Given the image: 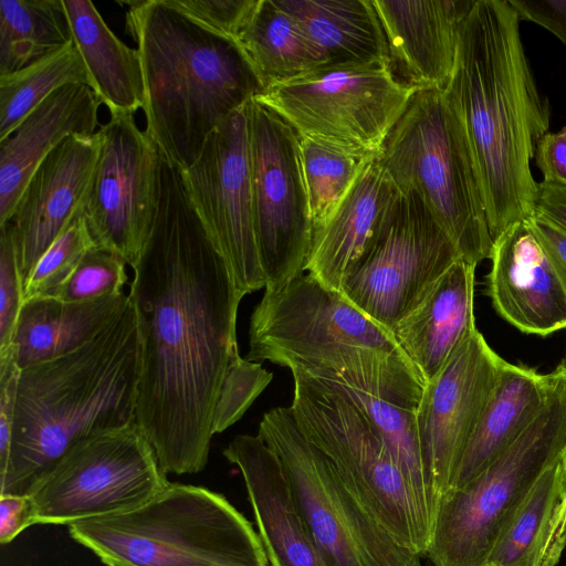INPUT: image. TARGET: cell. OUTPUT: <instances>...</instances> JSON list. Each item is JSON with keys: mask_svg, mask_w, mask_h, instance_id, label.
<instances>
[{"mask_svg": "<svg viewBox=\"0 0 566 566\" xmlns=\"http://www.w3.org/2000/svg\"><path fill=\"white\" fill-rule=\"evenodd\" d=\"M488 294L496 312L525 334L566 328V290L525 221L494 241Z\"/></svg>", "mask_w": 566, "mask_h": 566, "instance_id": "obj_19", "label": "cell"}, {"mask_svg": "<svg viewBox=\"0 0 566 566\" xmlns=\"http://www.w3.org/2000/svg\"><path fill=\"white\" fill-rule=\"evenodd\" d=\"M129 298L139 335L135 421L165 474L202 471L245 296L208 235L181 170L159 151L157 206Z\"/></svg>", "mask_w": 566, "mask_h": 566, "instance_id": "obj_1", "label": "cell"}, {"mask_svg": "<svg viewBox=\"0 0 566 566\" xmlns=\"http://www.w3.org/2000/svg\"><path fill=\"white\" fill-rule=\"evenodd\" d=\"M234 41L263 91L323 65L316 46L277 0H258Z\"/></svg>", "mask_w": 566, "mask_h": 566, "instance_id": "obj_30", "label": "cell"}, {"mask_svg": "<svg viewBox=\"0 0 566 566\" xmlns=\"http://www.w3.org/2000/svg\"><path fill=\"white\" fill-rule=\"evenodd\" d=\"M126 4V29L142 64L145 133L184 170L211 132L262 85L234 40L193 22L168 0Z\"/></svg>", "mask_w": 566, "mask_h": 566, "instance_id": "obj_4", "label": "cell"}, {"mask_svg": "<svg viewBox=\"0 0 566 566\" xmlns=\"http://www.w3.org/2000/svg\"><path fill=\"white\" fill-rule=\"evenodd\" d=\"M559 367H560L562 369L566 370V358H565L564 363H563L562 365H559Z\"/></svg>", "mask_w": 566, "mask_h": 566, "instance_id": "obj_46", "label": "cell"}, {"mask_svg": "<svg viewBox=\"0 0 566 566\" xmlns=\"http://www.w3.org/2000/svg\"><path fill=\"white\" fill-rule=\"evenodd\" d=\"M247 105L224 118L181 170L193 208L245 295L265 287L254 232Z\"/></svg>", "mask_w": 566, "mask_h": 566, "instance_id": "obj_15", "label": "cell"}, {"mask_svg": "<svg viewBox=\"0 0 566 566\" xmlns=\"http://www.w3.org/2000/svg\"><path fill=\"white\" fill-rule=\"evenodd\" d=\"M543 181L566 187V132L546 133L539 140L535 157Z\"/></svg>", "mask_w": 566, "mask_h": 566, "instance_id": "obj_42", "label": "cell"}, {"mask_svg": "<svg viewBox=\"0 0 566 566\" xmlns=\"http://www.w3.org/2000/svg\"><path fill=\"white\" fill-rule=\"evenodd\" d=\"M446 92L474 156L494 241L534 212L531 160L551 123L509 0L474 1L461 25Z\"/></svg>", "mask_w": 566, "mask_h": 566, "instance_id": "obj_2", "label": "cell"}, {"mask_svg": "<svg viewBox=\"0 0 566 566\" xmlns=\"http://www.w3.org/2000/svg\"><path fill=\"white\" fill-rule=\"evenodd\" d=\"M71 39L87 70L91 88L111 115H134L145 103L137 49L120 41L90 0H62Z\"/></svg>", "mask_w": 566, "mask_h": 566, "instance_id": "obj_28", "label": "cell"}, {"mask_svg": "<svg viewBox=\"0 0 566 566\" xmlns=\"http://www.w3.org/2000/svg\"><path fill=\"white\" fill-rule=\"evenodd\" d=\"M166 475L134 423L74 444L27 495L36 524L71 525L145 504L170 483Z\"/></svg>", "mask_w": 566, "mask_h": 566, "instance_id": "obj_12", "label": "cell"}, {"mask_svg": "<svg viewBox=\"0 0 566 566\" xmlns=\"http://www.w3.org/2000/svg\"><path fill=\"white\" fill-rule=\"evenodd\" d=\"M549 386V374L504 360L448 491L465 485L513 444L543 409Z\"/></svg>", "mask_w": 566, "mask_h": 566, "instance_id": "obj_25", "label": "cell"}, {"mask_svg": "<svg viewBox=\"0 0 566 566\" xmlns=\"http://www.w3.org/2000/svg\"><path fill=\"white\" fill-rule=\"evenodd\" d=\"M19 374L12 348L0 358V472L6 469L10 452Z\"/></svg>", "mask_w": 566, "mask_h": 566, "instance_id": "obj_40", "label": "cell"}, {"mask_svg": "<svg viewBox=\"0 0 566 566\" xmlns=\"http://www.w3.org/2000/svg\"><path fill=\"white\" fill-rule=\"evenodd\" d=\"M525 222L547 254L566 290V231L536 214H532Z\"/></svg>", "mask_w": 566, "mask_h": 566, "instance_id": "obj_44", "label": "cell"}, {"mask_svg": "<svg viewBox=\"0 0 566 566\" xmlns=\"http://www.w3.org/2000/svg\"><path fill=\"white\" fill-rule=\"evenodd\" d=\"M273 374L259 361L234 353L224 376L212 418V434L221 433L241 419L269 386Z\"/></svg>", "mask_w": 566, "mask_h": 566, "instance_id": "obj_37", "label": "cell"}, {"mask_svg": "<svg viewBox=\"0 0 566 566\" xmlns=\"http://www.w3.org/2000/svg\"><path fill=\"white\" fill-rule=\"evenodd\" d=\"M533 214L566 231V187L544 181L537 182Z\"/></svg>", "mask_w": 566, "mask_h": 566, "instance_id": "obj_45", "label": "cell"}, {"mask_svg": "<svg viewBox=\"0 0 566 566\" xmlns=\"http://www.w3.org/2000/svg\"><path fill=\"white\" fill-rule=\"evenodd\" d=\"M461 255L416 191L400 193L395 211L350 266L340 293L392 333Z\"/></svg>", "mask_w": 566, "mask_h": 566, "instance_id": "obj_13", "label": "cell"}, {"mask_svg": "<svg viewBox=\"0 0 566 566\" xmlns=\"http://www.w3.org/2000/svg\"><path fill=\"white\" fill-rule=\"evenodd\" d=\"M566 545V451L539 475L485 566H555Z\"/></svg>", "mask_w": 566, "mask_h": 566, "instance_id": "obj_26", "label": "cell"}, {"mask_svg": "<svg viewBox=\"0 0 566 566\" xmlns=\"http://www.w3.org/2000/svg\"><path fill=\"white\" fill-rule=\"evenodd\" d=\"M69 84L91 87L85 64L72 41L18 71L0 75V140L51 94Z\"/></svg>", "mask_w": 566, "mask_h": 566, "instance_id": "obj_32", "label": "cell"}, {"mask_svg": "<svg viewBox=\"0 0 566 566\" xmlns=\"http://www.w3.org/2000/svg\"><path fill=\"white\" fill-rule=\"evenodd\" d=\"M247 109L256 248L264 289H275L305 272L312 240L300 136L256 99Z\"/></svg>", "mask_w": 566, "mask_h": 566, "instance_id": "obj_14", "label": "cell"}, {"mask_svg": "<svg viewBox=\"0 0 566 566\" xmlns=\"http://www.w3.org/2000/svg\"><path fill=\"white\" fill-rule=\"evenodd\" d=\"M476 265L458 260L424 300L392 331V336L424 385L443 368L458 346L474 331Z\"/></svg>", "mask_w": 566, "mask_h": 566, "instance_id": "obj_24", "label": "cell"}, {"mask_svg": "<svg viewBox=\"0 0 566 566\" xmlns=\"http://www.w3.org/2000/svg\"><path fill=\"white\" fill-rule=\"evenodd\" d=\"M22 280L12 229L0 227V358L11 349L22 307Z\"/></svg>", "mask_w": 566, "mask_h": 566, "instance_id": "obj_38", "label": "cell"}, {"mask_svg": "<svg viewBox=\"0 0 566 566\" xmlns=\"http://www.w3.org/2000/svg\"><path fill=\"white\" fill-rule=\"evenodd\" d=\"M520 20L548 30L566 45V0H509Z\"/></svg>", "mask_w": 566, "mask_h": 566, "instance_id": "obj_41", "label": "cell"}, {"mask_svg": "<svg viewBox=\"0 0 566 566\" xmlns=\"http://www.w3.org/2000/svg\"><path fill=\"white\" fill-rule=\"evenodd\" d=\"M99 104L88 85H65L0 140V227L10 220L31 176L54 148L72 135L96 133Z\"/></svg>", "mask_w": 566, "mask_h": 566, "instance_id": "obj_23", "label": "cell"}, {"mask_svg": "<svg viewBox=\"0 0 566 566\" xmlns=\"http://www.w3.org/2000/svg\"><path fill=\"white\" fill-rule=\"evenodd\" d=\"M94 247L82 212L40 258L23 283L22 302L52 297L70 277L85 253Z\"/></svg>", "mask_w": 566, "mask_h": 566, "instance_id": "obj_35", "label": "cell"}, {"mask_svg": "<svg viewBox=\"0 0 566 566\" xmlns=\"http://www.w3.org/2000/svg\"><path fill=\"white\" fill-rule=\"evenodd\" d=\"M562 129L566 132V126H564Z\"/></svg>", "mask_w": 566, "mask_h": 566, "instance_id": "obj_47", "label": "cell"}, {"mask_svg": "<svg viewBox=\"0 0 566 566\" xmlns=\"http://www.w3.org/2000/svg\"><path fill=\"white\" fill-rule=\"evenodd\" d=\"M558 368H560V367L558 366ZM560 369H562V368H560ZM562 370H564V369H562ZM564 371L566 373V370H564Z\"/></svg>", "mask_w": 566, "mask_h": 566, "instance_id": "obj_48", "label": "cell"}, {"mask_svg": "<svg viewBox=\"0 0 566 566\" xmlns=\"http://www.w3.org/2000/svg\"><path fill=\"white\" fill-rule=\"evenodd\" d=\"M474 1L373 0L395 76L418 90H446L461 25Z\"/></svg>", "mask_w": 566, "mask_h": 566, "instance_id": "obj_20", "label": "cell"}, {"mask_svg": "<svg viewBox=\"0 0 566 566\" xmlns=\"http://www.w3.org/2000/svg\"><path fill=\"white\" fill-rule=\"evenodd\" d=\"M503 363L476 329L424 385L416 419L422 461L437 509L450 489Z\"/></svg>", "mask_w": 566, "mask_h": 566, "instance_id": "obj_17", "label": "cell"}, {"mask_svg": "<svg viewBox=\"0 0 566 566\" xmlns=\"http://www.w3.org/2000/svg\"><path fill=\"white\" fill-rule=\"evenodd\" d=\"M126 265L118 254L94 247L52 297L77 303L123 293L128 280Z\"/></svg>", "mask_w": 566, "mask_h": 566, "instance_id": "obj_36", "label": "cell"}, {"mask_svg": "<svg viewBox=\"0 0 566 566\" xmlns=\"http://www.w3.org/2000/svg\"><path fill=\"white\" fill-rule=\"evenodd\" d=\"M62 0L0 1V75L71 42Z\"/></svg>", "mask_w": 566, "mask_h": 566, "instance_id": "obj_31", "label": "cell"}, {"mask_svg": "<svg viewBox=\"0 0 566 566\" xmlns=\"http://www.w3.org/2000/svg\"><path fill=\"white\" fill-rule=\"evenodd\" d=\"M399 198L378 156L370 159L331 218L312 233L306 273L340 292L350 266L387 224Z\"/></svg>", "mask_w": 566, "mask_h": 566, "instance_id": "obj_22", "label": "cell"}, {"mask_svg": "<svg viewBox=\"0 0 566 566\" xmlns=\"http://www.w3.org/2000/svg\"><path fill=\"white\" fill-rule=\"evenodd\" d=\"M548 398L526 430L480 474L440 500L426 556L433 566H485L544 470L566 451V373L549 374Z\"/></svg>", "mask_w": 566, "mask_h": 566, "instance_id": "obj_9", "label": "cell"}, {"mask_svg": "<svg viewBox=\"0 0 566 566\" xmlns=\"http://www.w3.org/2000/svg\"><path fill=\"white\" fill-rule=\"evenodd\" d=\"M193 22L235 40L258 0H168Z\"/></svg>", "mask_w": 566, "mask_h": 566, "instance_id": "obj_39", "label": "cell"}, {"mask_svg": "<svg viewBox=\"0 0 566 566\" xmlns=\"http://www.w3.org/2000/svg\"><path fill=\"white\" fill-rule=\"evenodd\" d=\"M321 53L322 66L388 64L373 0H277Z\"/></svg>", "mask_w": 566, "mask_h": 566, "instance_id": "obj_29", "label": "cell"}, {"mask_svg": "<svg viewBox=\"0 0 566 566\" xmlns=\"http://www.w3.org/2000/svg\"><path fill=\"white\" fill-rule=\"evenodd\" d=\"M418 88L388 64L319 66L253 97L298 136L379 155Z\"/></svg>", "mask_w": 566, "mask_h": 566, "instance_id": "obj_11", "label": "cell"}, {"mask_svg": "<svg viewBox=\"0 0 566 566\" xmlns=\"http://www.w3.org/2000/svg\"><path fill=\"white\" fill-rule=\"evenodd\" d=\"M123 293L87 302L39 297L22 304L13 337L20 369L71 353L101 333L128 304Z\"/></svg>", "mask_w": 566, "mask_h": 566, "instance_id": "obj_27", "label": "cell"}, {"mask_svg": "<svg viewBox=\"0 0 566 566\" xmlns=\"http://www.w3.org/2000/svg\"><path fill=\"white\" fill-rule=\"evenodd\" d=\"M300 149L313 233L331 218L364 166L379 155L302 136Z\"/></svg>", "mask_w": 566, "mask_h": 566, "instance_id": "obj_34", "label": "cell"}, {"mask_svg": "<svg viewBox=\"0 0 566 566\" xmlns=\"http://www.w3.org/2000/svg\"><path fill=\"white\" fill-rule=\"evenodd\" d=\"M290 406L304 437L333 463L369 514L401 546L426 555L433 520L364 411L334 382L292 369Z\"/></svg>", "mask_w": 566, "mask_h": 566, "instance_id": "obj_8", "label": "cell"}, {"mask_svg": "<svg viewBox=\"0 0 566 566\" xmlns=\"http://www.w3.org/2000/svg\"><path fill=\"white\" fill-rule=\"evenodd\" d=\"M329 381L337 385L364 411L434 520L437 505L422 461L416 410L398 406L344 382Z\"/></svg>", "mask_w": 566, "mask_h": 566, "instance_id": "obj_33", "label": "cell"}, {"mask_svg": "<svg viewBox=\"0 0 566 566\" xmlns=\"http://www.w3.org/2000/svg\"><path fill=\"white\" fill-rule=\"evenodd\" d=\"M101 148L98 130L72 135L40 164L7 222L22 286L40 258L83 212Z\"/></svg>", "mask_w": 566, "mask_h": 566, "instance_id": "obj_18", "label": "cell"}, {"mask_svg": "<svg viewBox=\"0 0 566 566\" xmlns=\"http://www.w3.org/2000/svg\"><path fill=\"white\" fill-rule=\"evenodd\" d=\"M258 436L279 457L294 500L332 566H421V556L390 536L304 437L291 407L265 412Z\"/></svg>", "mask_w": 566, "mask_h": 566, "instance_id": "obj_10", "label": "cell"}, {"mask_svg": "<svg viewBox=\"0 0 566 566\" xmlns=\"http://www.w3.org/2000/svg\"><path fill=\"white\" fill-rule=\"evenodd\" d=\"M107 566H269L251 523L221 494L169 483L145 504L69 525Z\"/></svg>", "mask_w": 566, "mask_h": 566, "instance_id": "obj_6", "label": "cell"}, {"mask_svg": "<svg viewBox=\"0 0 566 566\" xmlns=\"http://www.w3.org/2000/svg\"><path fill=\"white\" fill-rule=\"evenodd\" d=\"M223 455L241 471L270 566H332L294 500L279 457L262 438L237 436Z\"/></svg>", "mask_w": 566, "mask_h": 566, "instance_id": "obj_21", "label": "cell"}, {"mask_svg": "<svg viewBox=\"0 0 566 566\" xmlns=\"http://www.w3.org/2000/svg\"><path fill=\"white\" fill-rule=\"evenodd\" d=\"M245 358L340 381L412 410L424 388L391 333L308 273L265 289L251 314Z\"/></svg>", "mask_w": 566, "mask_h": 566, "instance_id": "obj_5", "label": "cell"}, {"mask_svg": "<svg viewBox=\"0 0 566 566\" xmlns=\"http://www.w3.org/2000/svg\"><path fill=\"white\" fill-rule=\"evenodd\" d=\"M98 133L101 148L83 217L95 247L133 266L156 211L159 149L134 115H111Z\"/></svg>", "mask_w": 566, "mask_h": 566, "instance_id": "obj_16", "label": "cell"}, {"mask_svg": "<svg viewBox=\"0 0 566 566\" xmlns=\"http://www.w3.org/2000/svg\"><path fill=\"white\" fill-rule=\"evenodd\" d=\"M400 193L416 191L457 247L478 265L490 259V233L480 175L446 90H419L378 156Z\"/></svg>", "mask_w": 566, "mask_h": 566, "instance_id": "obj_7", "label": "cell"}, {"mask_svg": "<svg viewBox=\"0 0 566 566\" xmlns=\"http://www.w3.org/2000/svg\"><path fill=\"white\" fill-rule=\"evenodd\" d=\"M138 376L139 335L130 298L83 346L20 369L0 494L27 495L81 440L136 423Z\"/></svg>", "mask_w": 566, "mask_h": 566, "instance_id": "obj_3", "label": "cell"}, {"mask_svg": "<svg viewBox=\"0 0 566 566\" xmlns=\"http://www.w3.org/2000/svg\"><path fill=\"white\" fill-rule=\"evenodd\" d=\"M35 523L34 505L29 495L0 494V543L9 544Z\"/></svg>", "mask_w": 566, "mask_h": 566, "instance_id": "obj_43", "label": "cell"}]
</instances>
